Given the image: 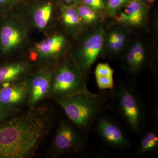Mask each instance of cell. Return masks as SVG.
I'll return each mask as SVG.
<instances>
[{
  "mask_svg": "<svg viewBox=\"0 0 158 158\" xmlns=\"http://www.w3.org/2000/svg\"><path fill=\"white\" fill-rule=\"evenodd\" d=\"M0 122V158L34 155L47 135L50 117L45 110L31 111Z\"/></svg>",
  "mask_w": 158,
  "mask_h": 158,
  "instance_id": "cell-1",
  "label": "cell"
},
{
  "mask_svg": "<svg viewBox=\"0 0 158 158\" xmlns=\"http://www.w3.org/2000/svg\"><path fill=\"white\" fill-rule=\"evenodd\" d=\"M29 65L24 62H15L0 67V87L15 83L25 74Z\"/></svg>",
  "mask_w": 158,
  "mask_h": 158,
  "instance_id": "cell-16",
  "label": "cell"
},
{
  "mask_svg": "<svg viewBox=\"0 0 158 158\" xmlns=\"http://www.w3.org/2000/svg\"><path fill=\"white\" fill-rule=\"evenodd\" d=\"M96 128L99 135L108 146L121 150L130 147V141L124 131L112 118L107 116L100 117Z\"/></svg>",
  "mask_w": 158,
  "mask_h": 158,
  "instance_id": "cell-10",
  "label": "cell"
},
{
  "mask_svg": "<svg viewBox=\"0 0 158 158\" xmlns=\"http://www.w3.org/2000/svg\"><path fill=\"white\" fill-rule=\"evenodd\" d=\"M86 78L73 60H65L54 70L50 95L58 100L88 90Z\"/></svg>",
  "mask_w": 158,
  "mask_h": 158,
  "instance_id": "cell-4",
  "label": "cell"
},
{
  "mask_svg": "<svg viewBox=\"0 0 158 158\" xmlns=\"http://www.w3.org/2000/svg\"><path fill=\"white\" fill-rule=\"evenodd\" d=\"M111 92L122 116L135 132H139L144 127L145 116L135 91L125 83L119 82L116 83Z\"/></svg>",
  "mask_w": 158,
  "mask_h": 158,
  "instance_id": "cell-5",
  "label": "cell"
},
{
  "mask_svg": "<svg viewBox=\"0 0 158 158\" xmlns=\"http://www.w3.org/2000/svg\"><path fill=\"white\" fill-rule=\"evenodd\" d=\"M80 1L81 4L86 5L103 14L104 13L107 0H80Z\"/></svg>",
  "mask_w": 158,
  "mask_h": 158,
  "instance_id": "cell-22",
  "label": "cell"
},
{
  "mask_svg": "<svg viewBox=\"0 0 158 158\" xmlns=\"http://www.w3.org/2000/svg\"><path fill=\"white\" fill-rule=\"evenodd\" d=\"M129 29L118 24H113L106 30L102 55L112 60L123 54L130 42Z\"/></svg>",
  "mask_w": 158,
  "mask_h": 158,
  "instance_id": "cell-11",
  "label": "cell"
},
{
  "mask_svg": "<svg viewBox=\"0 0 158 158\" xmlns=\"http://www.w3.org/2000/svg\"><path fill=\"white\" fill-rule=\"evenodd\" d=\"M15 1V0H0V6H6Z\"/></svg>",
  "mask_w": 158,
  "mask_h": 158,
  "instance_id": "cell-25",
  "label": "cell"
},
{
  "mask_svg": "<svg viewBox=\"0 0 158 158\" xmlns=\"http://www.w3.org/2000/svg\"><path fill=\"white\" fill-rule=\"evenodd\" d=\"M76 8L82 22L86 27H96L100 24L105 18L103 13L81 3L76 6Z\"/></svg>",
  "mask_w": 158,
  "mask_h": 158,
  "instance_id": "cell-18",
  "label": "cell"
},
{
  "mask_svg": "<svg viewBox=\"0 0 158 158\" xmlns=\"http://www.w3.org/2000/svg\"><path fill=\"white\" fill-rule=\"evenodd\" d=\"M67 45V38L64 35L54 34L36 44L35 54L42 59H56L63 55Z\"/></svg>",
  "mask_w": 158,
  "mask_h": 158,
  "instance_id": "cell-14",
  "label": "cell"
},
{
  "mask_svg": "<svg viewBox=\"0 0 158 158\" xmlns=\"http://www.w3.org/2000/svg\"><path fill=\"white\" fill-rule=\"evenodd\" d=\"M86 144V138L77 131L72 123L62 119L53 139L51 151L54 156H58L79 151Z\"/></svg>",
  "mask_w": 158,
  "mask_h": 158,
  "instance_id": "cell-6",
  "label": "cell"
},
{
  "mask_svg": "<svg viewBox=\"0 0 158 158\" xmlns=\"http://www.w3.org/2000/svg\"><path fill=\"white\" fill-rule=\"evenodd\" d=\"M25 81L0 87V108L12 112L27 99Z\"/></svg>",
  "mask_w": 158,
  "mask_h": 158,
  "instance_id": "cell-12",
  "label": "cell"
},
{
  "mask_svg": "<svg viewBox=\"0 0 158 158\" xmlns=\"http://www.w3.org/2000/svg\"><path fill=\"white\" fill-rule=\"evenodd\" d=\"M54 70L43 68L25 81L31 109H34L40 102L50 95Z\"/></svg>",
  "mask_w": 158,
  "mask_h": 158,
  "instance_id": "cell-9",
  "label": "cell"
},
{
  "mask_svg": "<svg viewBox=\"0 0 158 158\" xmlns=\"http://www.w3.org/2000/svg\"><path fill=\"white\" fill-rule=\"evenodd\" d=\"M130 0H107L105 17L113 18L119 9Z\"/></svg>",
  "mask_w": 158,
  "mask_h": 158,
  "instance_id": "cell-21",
  "label": "cell"
},
{
  "mask_svg": "<svg viewBox=\"0 0 158 158\" xmlns=\"http://www.w3.org/2000/svg\"><path fill=\"white\" fill-rule=\"evenodd\" d=\"M108 96L106 90L95 94L87 90L57 101L73 124L87 131L106 106Z\"/></svg>",
  "mask_w": 158,
  "mask_h": 158,
  "instance_id": "cell-2",
  "label": "cell"
},
{
  "mask_svg": "<svg viewBox=\"0 0 158 158\" xmlns=\"http://www.w3.org/2000/svg\"><path fill=\"white\" fill-rule=\"evenodd\" d=\"M63 2V5L66 6H75L80 0H62Z\"/></svg>",
  "mask_w": 158,
  "mask_h": 158,
  "instance_id": "cell-24",
  "label": "cell"
},
{
  "mask_svg": "<svg viewBox=\"0 0 158 158\" xmlns=\"http://www.w3.org/2000/svg\"><path fill=\"white\" fill-rule=\"evenodd\" d=\"M27 36L24 29L13 22H7L0 31V48L4 53H8L18 48Z\"/></svg>",
  "mask_w": 158,
  "mask_h": 158,
  "instance_id": "cell-13",
  "label": "cell"
},
{
  "mask_svg": "<svg viewBox=\"0 0 158 158\" xmlns=\"http://www.w3.org/2000/svg\"><path fill=\"white\" fill-rule=\"evenodd\" d=\"M106 31L100 24L80 36L72 60L86 78L92 65L102 54Z\"/></svg>",
  "mask_w": 158,
  "mask_h": 158,
  "instance_id": "cell-3",
  "label": "cell"
},
{
  "mask_svg": "<svg viewBox=\"0 0 158 158\" xmlns=\"http://www.w3.org/2000/svg\"><path fill=\"white\" fill-rule=\"evenodd\" d=\"M52 5L50 2L45 3L36 9L33 20L37 28L43 30L46 27L52 17Z\"/></svg>",
  "mask_w": 158,
  "mask_h": 158,
  "instance_id": "cell-20",
  "label": "cell"
},
{
  "mask_svg": "<svg viewBox=\"0 0 158 158\" xmlns=\"http://www.w3.org/2000/svg\"><path fill=\"white\" fill-rule=\"evenodd\" d=\"M11 113L12 112L6 111L0 108V122L3 121L4 119L9 117L11 116Z\"/></svg>",
  "mask_w": 158,
  "mask_h": 158,
  "instance_id": "cell-23",
  "label": "cell"
},
{
  "mask_svg": "<svg viewBox=\"0 0 158 158\" xmlns=\"http://www.w3.org/2000/svg\"><path fill=\"white\" fill-rule=\"evenodd\" d=\"M149 6L141 0H130L122 6L113 18L115 23L128 29L139 28L146 25Z\"/></svg>",
  "mask_w": 158,
  "mask_h": 158,
  "instance_id": "cell-8",
  "label": "cell"
},
{
  "mask_svg": "<svg viewBox=\"0 0 158 158\" xmlns=\"http://www.w3.org/2000/svg\"><path fill=\"white\" fill-rule=\"evenodd\" d=\"M122 65L129 74L136 76L152 65L153 56L149 45L142 40L129 43L123 53Z\"/></svg>",
  "mask_w": 158,
  "mask_h": 158,
  "instance_id": "cell-7",
  "label": "cell"
},
{
  "mask_svg": "<svg viewBox=\"0 0 158 158\" xmlns=\"http://www.w3.org/2000/svg\"><path fill=\"white\" fill-rule=\"evenodd\" d=\"M61 20L65 28L73 36H80L85 32L86 27L79 16L76 6L62 5Z\"/></svg>",
  "mask_w": 158,
  "mask_h": 158,
  "instance_id": "cell-15",
  "label": "cell"
},
{
  "mask_svg": "<svg viewBox=\"0 0 158 158\" xmlns=\"http://www.w3.org/2000/svg\"><path fill=\"white\" fill-rule=\"evenodd\" d=\"M114 70L108 63H98L94 70L97 85L102 90L112 91L115 87L113 73Z\"/></svg>",
  "mask_w": 158,
  "mask_h": 158,
  "instance_id": "cell-17",
  "label": "cell"
},
{
  "mask_svg": "<svg viewBox=\"0 0 158 158\" xmlns=\"http://www.w3.org/2000/svg\"><path fill=\"white\" fill-rule=\"evenodd\" d=\"M158 148L157 134L154 131H148L141 137L137 149V154L142 156L147 153L156 150Z\"/></svg>",
  "mask_w": 158,
  "mask_h": 158,
  "instance_id": "cell-19",
  "label": "cell"
},
{
  "mask_svg": "<svg viewBox=\"0 0 158 158\" xmlns=\"http://www.w3.org/2000/svg\"><path fill=\"white\" fill-rule=\"evenodd\" d=\"M141 1L148 6H149L150 5L154 2L156 0H141Z\"/></svg>",
  "mask_w": 158,
  "mask_h": 158,
  "instance_id": "cell-26",
  "label": "cell"
}]
</instances>
